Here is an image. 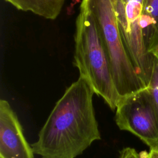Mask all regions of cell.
<instances>
[{
	"label": "cell",
	"instance_id": "cell-3",
	"mask_svg": "<svg viewBox=\"0 0 158 158\" xmlns=\"http://www.w3.org/2000/svg\"><path fill=\"white\" fill-rule=\"evenodd\" d=\"M93 15L106 46L114 82L121 98L147 88L125 48L114 0H82Z\"/></svg>",
	"mask_w": 158,
	"mask_h": 158
},
{
	"label": "cell",
	"instance_id": "cell-1",
	"mask_svg": "<svg viewBox=\"0 0 158 158\" xmlns=\"http://www.w3.org/2000/svg\"><path fill=\"white\" fill-rule=\"evenodd\" d=\"M94 89L79 77L57 101L31 146L41 158H75L101 139L93 98Z\"/></svg>",
	"mask_w": 158,
	"mask_h": 158
},
{
	"label": "cell",
	"instance_id": "cell-5",
	"mask_svg": "<svg viewBox=\"0 0 158 158\" xmlns=\"http://www.w3.org/2000/svg\"><path fill=\"white\" fill-rule=\"evenodd\" d=\"M15 112L5 99L0 100V158H35Z\"/></svg>",
	"mask_w": 158,
	"mask_h": 158
},
{
	"label": "cell",
	"instance_id": "cell-7",
	"mask_svg": "<svg viewBox=\"0 0 158 158\" xmlns=\"http://www.w3.org/2000/svg\"><path fill=\"white\" fill-rule=\"evenodd\" d=\"M18 10L31 12L49 20L60 14L65 0H5Z\"/></svg>",
	"mask_w": 158,
	"mask_h": 158
},
{
	"label": "cell",
	"instance_id": "cell-8",
	"mask_svg": "<svg viewBox=\"0 0 158 158\" xmlns=\"http://www.w3.org/2000/svg\"><path fill=\"white\" fill-rule=\"evenodd\" d=\"M147 88L158 107V52L152 54V68Z\"/></svg>",
	"mask_w": 158,
	"mask_h": 158
},
{
	"label": "cell",
	"instance_id": "cell-4",
	"mask_svg": "<svg viewBox=\"0 0 158 158\" xmlns=\"http://www.w3.org/2000/svg\"><path fill=\"white\" fill-rule=\"evenodd\" d=\"M115 110L120 130L135 135L150 149H158V107L148 88L121 98Z\"/></svg>",
	"mask_w": 158,
	"mask_h": 158
},
{
	"label": "cell",
	"instance_id": "cell-11",
	"mask_svg": "<svg viewBox=\"0 0 158 158\" xmlns=\"http://www.w3.org/2000/svg\"><path fill=\"white\" fill-rule=\"evenodd\" d=\"M139 158H151V156L149 152L143 151L139 153Z\"/></svg>",
	"mask_w": 158,
	"mask_h": 158
},
{
	"label": "cell",
	"instance_id": "cell-9",
	"mask_svg": "<svg viewBox=\"0 0 158 158\" xmlns=\"http://www.w3.org/2000/svg\"><path fill=\"white\" fill-rule=\"evenodd\" d=\"M119 158H139V153L134 148L127 147L120 151Z\"/></svg>",
	"mask_w": 158,
	"mask_h": 158
},
{
	"label": "cell",
	"instance_id": "cell-10",
	"mask_svg": "<svg viewBox=\"0 0 158 158\" xmlns=\"http://www.w3.org/2000/svg\"><path fill=\"white\" fill-rule=\"evenodd\" d=\"M151 158H158V149L151 148L149 150Z\"/></svg>",
	"mask_w": 158,
	"mask_h": 158
},
{
	"label": "cell",
	"instance_id": "cell-6",
	"mask_svg": "<svg viewBox=\"0 0 158 158\" xmlns=\"http://www.w3.org/2000/svg\"><path fill=\"white\" fill-rule=\"evenodd\" d=\"M139 24L148 51L158 52V0H143Z\"/></svg>",
	"mask_w": 158,
	"mask_h": 158
},
{
	"label": "cell",
	"instance_id": "cell-2",
	"mask_svg": "<svg viewBox=\"0 0 158 158\" xmlns=\"http://www.w3.org/2000/svg\"><path fill=\"white\" fill-rule=\"evenodd\" d=\"M80 7L76 19L74 64L80 76L90 83L95 94L115 110L120 96L106 46L93 15L83 3Z\"/></svg>",
	"mask_w": 158,
	"mask_h": 158
}]
</instances>
